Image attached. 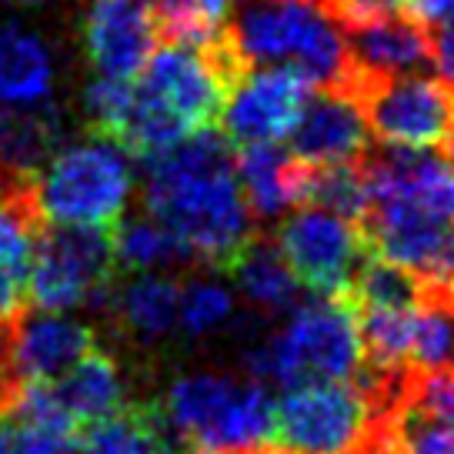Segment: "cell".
Masks as SVG:
<instances>
[{
  "mask_svg": "<svg viewBox=\"0 0 454 454\" xmlns=\"http://www.w3.org/2000/svg\"><path fill=\"white\" fill-rule=\"evenodd\" d=\"M331 11L338 14V20L348 27V24H357V20H368V17L378 14H391V11H404L408 0H327Z\"/></svg>",
  "mask_w": 454,
  "mask_h": 454,
  "instance_id": "4dcf8cb0",
  "label": "cell"
},
{
  "mask_svg": "<svg viewBox=\"0 0 454 454\" xmlns=\"http://www.w3.org/2000/svg\"><path fill=\"white\" fill-rule=\"evenodd\" d=\"M234 311V298L227 294L221 284L194 281L181 287L177 298V325L184 327L191 338L211 334L214 327H221Z\"/></svg>",
  "mask_w": 454,
  "mask_h": 454,
  "instance_id": "f1b7e54d",
  "label": "cell"
},
{
  "mask_svg": "<svg viewBox=\"0 0 454 454\" xmlns=\"http://www.w3.org/2000/svg\"><path fill=\"white\" fill-rule=\"evenodd\" d=\"M130 104H134V81L98 74L84 87V117L98 134L117 137L121 128H124V121H128Z\"/></svg>",
  "mask_w": 454,
  "mask_h": 454,
  "instance_id": "f546056e",
  "label": "cell"
},
{
  "mask_svg": "<svg viewBox=\"0 0 454 454\" xmlns=\"http://www.w3.org/2000/svg\"><path fill=\"white\" fill-rule=\"evenodd\" d=\"M308 77L287 64L251 67L234 77L221 104V130L231 144H270L291 134L311 98Z\"/></svg>",
  "mask_w": 454,
  "mask_h": 454,
  "instance_id": "8fae6325",
  "label": "cell"
},
{
  "mask_svg": "<svg viewBox=\"0 0 454 454\" xmlns=\"http://www.w3.org/2000/svg\"><path fill=\"white\" fill-rule=\"evenodd\" d=\"M304 204H317L348 221H361L368 211V177L361 168V157L338 164H308Z\"/></svg>",
  "mask_w": 454,
  "mask_h": 454,
  "instance_id": "d4e9b609",
  "label": "cell"
},
{
  "mask_svg": "<svg viewBox=\"0 0 454 454\" xmlns=\"http://www.w3.org/2000/svg\"><path fill=\"white\" fill-rule=\"evenodd\" d=\"M411 364L418 368H441L454 364V304L444 287L431 281L425 301L414 308Z\"/></svg>",
  "mask_w": 454,
  "mask_h": 454,
  "instance_id": "4316f807",
  "label": "cell"
},
{
  "mask_svg": "<svg viewBox=\"0 0 454 454\" xmlns=\"http://www.w3.org/2000/svg\"><path fill=\"white\" fill-rule=\"evenodd\" d=\"M431 64H438L441 81L454 87V11L431 30Z\"/></svg>",
  "mask_w": 454,
  "mask_h": 454,
  "instance_id": "d6a6232c",
  "label": "cell"
},
{
  "mask_svg": "<svg viewBox=\"0 0 454 454\" xmlns=\"http://www.w3.org/2000/svg\"><path fill=\"white\" fill-rule=\"evenodd\" d=\"M177 454H238V451H217V448H204V444H194V448H187V451H177Z\"/></svg>",
  "mask_w": 454,
  "mask_h": 454,
  "instance_id": "e575fe53",
  "label": "cell"
},
{
  "mask_svg": "<svg viewBox=\"0 0 454 454\" xmlns=\"http://www.w3.org/2000/svg\"><path fill=\"white\" fill-rule=\"evenodd\" d=\"M224 41L238 67L287 64L317 90H344L351 57L327 0H231Z\"/></svg>",
  "mask_w": 454,
  "mask_h": 454,
  "instance_id": "7a4b0ae2",
  "label": "cell"
},
{
  "mask_svg": "<svg viewBox=\"0 0 454 454\" xmlns=\"http://www.w3.org/2000/svg\"><path fill=\"white\" fill-rule=\"evenodd\" d=\"M361 104L368 134L395 147H434L448 151L454 137V87L425 74L361 77L351 74L348 87Z\"/></svg>",
  "mask_w": 454,
  "mask_h": 454,
  "instance_id": "ba28073f",
  "label": "cell"
},
{
  "mask_svg": "<svg viewBox=\"0 0 454 454\" xmlns=\"http://www.w3.org/2000/svg\"><path fill=\"white\" fill-rule=\"evenodd\" d=\"M378 411L348 381H311L287 387L270 414V444L291 454H351L374 434Z\"/></svg>",
  "mask_w": 454,
  "mask_h": 454,
  "instance_id": "52a82bcc",
  "label": "cell"
},
{
  "mask_svg": "<svg viewBox=\"0 0 454 454\" xmlns=\"http://www.w3.org/2000/svg\"><path fill=\"white\" fill-rule=\"evenodd\" d=\"M427 287L431 281L421 278L418 270L401 268L395 261L368 251L361 257L344 298L351 301V308H408L414 311L425 301Z\"/></svg>",
  "mask_w": 454,
  "mask_h": 454,
  "instance_id": "7402d4cb",
  "label": "cell"
},
{
  "mask_svg": "<svg viewBox=\"0 0 454 454\" xmlns=\"http://www.w3.org/2000/svg\"><path fill=\"white\" fill-rule=\"evenodd\" d=\"M114 227L43 224L27 270V308L37 311H104L117 284Z\"/></svg>",
  "mask_w": 454,
  "mask_h": 454,
  "instance_id": "8992f818",
  "label": "cell"
},
{
  "mask_svg": "<svg viewBox=\"0 0 454 454\" xmlns=\"http://www.w3.org/2000/svg\"><path fill=\"white\" fill-rule=\"evenodd\" d=\"M151 11L164 41L217 43L224 37L231 0H151Z\"/></svg>",
  "mask_w": 454,
  "mask_h": 454,
  "instance_id": "484cf974",
  "label": "cell"
},
{
  "mask_svg": "<svg viewBox=\"0 0 454 454\" xmlns=\"http://www.w3.org/2000/svg\"><path fill=\"white\" fill-rule=\"evenodd\" d=\"M177 298L181 284L164 274H137L128 284H114L111 301L104 311L137 340H160L177 327Z\"/></svg>",
  "mask_w": 454,
  "mask_h": 454,
  "instance_id": "e0dca14e",
  "label": "cell"
},
{
  "mask_svg": "<svg viewBox=\"0 0 454 454\" xmlns=\"http://www.w3.org/2000/svg\"><path fill=\"white\" fill-rule=\"evenodd\" d=\"M361 361L364 351L357 317L344 294L301 304L281 331L247 351L251 378L278 384L284 391L311 381L355 378Z\"/></svg>",
  "mask_w": 454,
  "mask_h": 454,
  "instance_id": "3957f363",
  "label": "cell"
},
{
  "mask_svg": "<svg viewBox=\"0 0 454 454\" xmlns=\"http://www.w3.org/2000/svg\"><path fill=\"white\" fill-rule=\"evenodd\" d=\"M4 124H7V111L0 107V137H4Z\"/></svg>",
  "mask_w": 454,
  "mask_h": 454,
  "instance_id": "8d00e7d4",
  "label": "cell"
},
{
  "mask_svg": "<svg viewBox=\"0 0 454 454\" xmlns=\"http://www.w3.org/2000/svg\"><path fill=\"white\" fill-rule=\"evenodd\" d=\"M0 454H24L20 451V441H17V431L7 414H0Z\"/></svg>",
  "mask_w": 454,
  "mask_h": 454,
  "instance_id": "836d02e7",
  "label": "cell"
},
{
  "mask_svg": "<svg viewBox=\"0 0 454 454\" xmlns=\"http://www.w3.org/2000/svg\"><path fill=\"white\" fill-rule=\"evenodd\" d=\"M351 74L361 77H391L431 67V30L404 11L378 14L344 27Z\"/></svg>",
  "mask_w": 454,
  "mask_h": 454,
  "instance_id": "5bb4252c",
  "label": "cell"
},
{
  "mask_svg": "<svg viewBox=\"0 0 454 454\" xmlns=\"http://www.w3.org/2000/svg\"><path fill=\"white\" fill-rule=\"evenodd\" d=\"M81 37L90 67L121 81H134L160 41L151 0H90Z\"/></svg>",
  "mask_w": 454,
  "mask_h": 454,
  "instance_id": "7c38bea8",
  "label": "cell"
},
{
  "mask_svg": "<svg viewBox=\"0 0 454 454\" xmlns=\"http://www.w3.org/2000/svg\"><path fill=\"white\" fill-rule=\"evenodd\" d=\"M54 391L81 431L128 408L124 371L117 364V357L100 351L98 344L87 348L84 355L57 378Z\"/></svg>",
  "mask_w": 454,
  "mask_h": 454,
  "instance_id": "2e32d148",
  "label": "cell"
},
{
  "mask_svg": "<svg viewBox=\"0 0 454 454\" xmlns=\"http://www.w3.org/2000/svg\"><path fill=\"white\" fill-rule=\"evenodd\" d=\"M144 207L184 244L198 268L217 274H227L257 234L234 174V144L211 124L144 160Z\"/></svg>",
  "mask_w": 454,
  "mask_h": 454,
  "instance_id": "6da1fadb",
  "label": "cell"
},
{
  "mask_svg": "<svg viewBox=\"0 0 454 454\" xmlns=\"http://www.w3.org/2000/svg\"><path fill=\"white\" fill-rule=\"evenodd\" d=\"M164 427L191 444L217 451H247L270 441L274 397L257 378L198 371L168 387L157 404Z\"/></svg>",
  "mask_w": 454,
  "mask_h": 454,
  "instance_id": "277c9868",
  "label": "cell"
},
{
  "mask_svg": "<svg viewBox=\"0 0 454 454\" xmlns=\"http://www.w3.org/2000/svg\"><path fill=\"white\" fill-rule=\"evenodd\" d=\"M397 401H404L408 408L421 411L431 421L454 427V364H441V368L411 364Z\"/></svg>",
  "mask_w": 454,
  "mask_h": 454,
  "instance_id": "83f0119b",
  "label": "cell"
},
{
  "mask_svg": "<svg viewBox=\"0 0 454 454\" xmlns=\"http://www.w3.org/2000/svg\"><path fill=\"white\" fill-rule=\"evenodd\" d=\"M27 308V278L0 268V327Z\"/></svg>",
  "mask_w": 454,
  "mask_h": 454,
  "instance_id": "1f68e13d",
  "label": "cell"
},
{
  "mask_svg": "<svg viewBox=\"0 0 454 454\" xmlns=\"http://www.w3.org/2000/svg\"><path fill=\"white\" fill-rule=\"evenodd\" d=\"M20 4H43V0H20Z\"/></svg>",
  "mask_w": 454,
  "mask_h": 454,
  "instance_id": "74e56055",
  "label": "cell"
},
{
  "mask_svg": "<svg viewBox=\"0 0 454 454\" xmlns=\"http://www.w3.org/2000/svg\"><path fill=\"white\" fill-rule=\"evenodd\" d=\"M54 60L47 43L17 20H0V104L24 107L51 94Z\"/></svg>",
  "mask_w": 454,
  "mask_h": 454,
  "instance_id": "ac0fdd59",
  "label": "cell"
},
{
  "mask_svg": "<svg viewBox=\"0 0 454 454\" xmlns=\"http://www.w3.org/2000/svg\"><path fill=\"white\" fill-rule=\"evenodd\" d=\"M134 191L130 154L107 134L57 147L37 170V204L47 224L114 227Z\"/></svg>",
  "mask_w": 454,
  "mask_h": 454,
  "instance_id": "5b68a950",
  "label": "cell"
},
{
  "mask_svg": "<svg viewBox=\"0 0 454 454\" xmlns=\"http://www.w3.org/2000/svg\"><path fill=\"white\" fill-rule=\"evenodd\" d=\"M441 287H444V294H448V301H451V304H454V281L441 284Z\"/></svg>",
  "mask_w": 454,
  "mask_h": 454,
  "instance_id": "d590c367",
  "label": "cell"
},
{
  "mask_svg": "<svg viewBox=\"0 0 454 454\" xmlns=\"http://www.w3.org/2000/svg\"><path fill=\"white\" fill-rule=\"evenodd\" d=\"M64 144V111L60 107H17L7 114L0 137V168L37 177V170L51 160Z\"/></svg>",
  "mask_w": 454,
  "mask_h": 454,
  "instance_id": "ffe728a7",
  "label": "cell"
},
{
  "mask_svg": "<svg viewBox=\"0 0 454 454\" xmlns=\"http://www.w3.org/2000/svg\"><path fill=\"white\" fill-rule=\"evenodd\" d=\"M164 418L154 401H128L124 411L81 431L77 454H164Z\"/></svg>",
  "mask_w": 454,
  "mask_h": 454,
  "instance_id": "44dd1931",
  "label": "cell"
},
{
  "mask_svg": "<svg viewBox=\"0 0 454 454\" xmlns=\"http://www.w3.org/2000/svg\"><path fill=\"white\" fill-rule=\"evenodd\" d=\"M227 278L238 284V291L247 298V304H254L257 311L264 314L291 311L301 298L298 278L291 274L278 244L270 241L264 231H257L254 238L244 244V251L231 264Z\"/></svg>",
  "mask_w": 454,
  "mask_h": 454,
  "instance_id": "d6986e66",
  "label": "cell"
},
{
  "mask_svg": "<svg viewBox=\"0 0 454 454\" xmlns=\"http://www.w3.org/2000/svg\"><path fill=\"white\" fill-rule=\"evenodd\" d=\"M234 174L254 221H274L284 211L304 204L308 164L278 147V141L244 144L241 151H234Z\"/></svg>",
  "mask_w": 454,
  "mask_h": 454,
  "instance_id": "9a60e30c",
  "label": "cell"
},
{
  "mask_svg": "<svg viewBox=\"0 0 454 454\" xmlns=\"http://www.w3.org/2000/svg\"><path fill=\"white\" fill-rule=\"evenodd\" d=\"M238 74L241 67L227 51L224 37L217 43L168 41L147 57L137 84L160 100L187 130H198L217 121L227 87Z\"/></svg>",
  "mask_w": 454,
  "mask_h": 454,
  "instance_id": "9c48e42d",
  "label": "cell"
},
{
  "mask_svg": "<svg viewBox=\"0 0 454 454\" xmlns=\"http://www.w3.org/2000/svg\"><path fill=\"white\" fill-rule=\"evenodd\" d=\"M274 244L298 284L314 298L344 294L361 257L371 251L357 221L317 204H301L294 214H287L274 234Z\"/></svg>",
  "mask_w": 454,
  "mask_h": 454,
  "instance_id": "30bf717a",
  "label": "cell"
},
{
  "mask_svg": "<svg viewBox=\"0 0 454 454\" xmlns=\"http://www.w3.org/2000/svg\"><path fill=\"white\" fill-rule=\"evenodd\" d=\"M287 137H291L287 151L301 164L355 160L371 147L361 104L348 90H317V94L311 90Z\"/></svg>",
  "mask_w": 454,
  "mask_h": 454,
  "instance_id": "4fadbf2b",
  "label": "cell"
},
{
  "mask_svg": "<svg viewBox=\"0 0 454 454\" xmlns=\"http://www.w3.org/2000/svg\"><path fill=\"white\" fill-rule=\"evenodd\" d=\"M114 257H117V268L137 270V274L170 268H198L191 251L151 214L137 217V221L121 217L114 224Z\"/></svg>",
  "mask_w": 454,
  "mask_h": 454,
  "instance_id": "603a6c76",
  "label": "cell"
},
{
  "mask_svg": "<svg viewBox=\"0 0 454 454\" xmlns=\"http://www.w3.org/2000/svg\"><path fill=\"white\" fill-rule=\"evenodd\" d=\"M361 351L368 368H404L411 364L414 311L408 308H355Z\"/></svg>",
  "mask_w": 454,
  "mask_h": 454,
  "instance_id": "cb8c5ba5",
  "label": "cell"
}]
</instances>
